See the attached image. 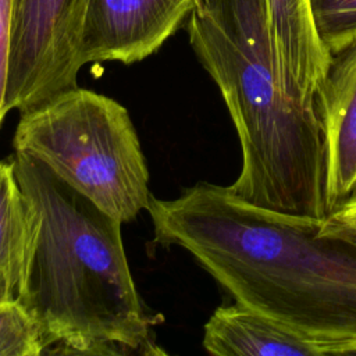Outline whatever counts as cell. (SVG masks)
I'll return each instance as SVG.
<instances>
[{
	"label": "cell",
	"mask_w": 356,
	"mask_h": 356,
	"mask_svg": "<svg viewBox=\"0 0 356 356\" xmlns=\"http://www.w3.org/2000/svg\"><path fill=\"white\" fill-rule=\"evenodd\" d=\"M146 211L153 242L185 249L236 302L345 339L356 355V248L321 234V218L270 210L210 182L152 196Z\"/></svg>",
	"instance_id": "obj_1"
},
{
	"label": "cell",
	"mask_w": 356,
	"mask_h": 356,
	"mask_svg": "<svg viewBox=\"0 0 356 356\" xmlns=\"http://www.w3.org/2000/svg\"><path fill=\"white\" fill-rule=\"evenodd\" d=\"M29 216V241L15 298L40 324L43 355H164L134 282L121 221L14 152Z\"/></svg>",
	"instance_id": "obj_2"
},
{
	"label": "cell",
	"mask_w": 356,
	"mask_h": 356,
	"mask_svg": "<svg viewBox=\"0 0 356 356\" xmlns=\"http://www.w3.org/2000/svg\"><path fill=\"white\" fill-rule=\"evenodd\" d=\"M186 31L238 134L242 164L229 189L270 210L324 220L327 146L320 113L286 88L264 0H195Z\"/></svg>",
	"instance_id": "obj_3"
},
{
	"label": "cell",
	"mask_w": 356,
	"mask_h": 356,
	"mask_svg": "<svg viewBox=\"0 0 356 356\" xmlns=\"http://www.w3.org/2000/svg\"><path fill=\"white\" fill-rule=\"evenodd\" d=\"M13 147L121 222L150 204L149 170L129 111L106 95L76 86L21 113Z\"/></svg>",
	"instance_id": "obj_4"
},
{
	"label": "cell",
	"mask_w": 356,
	"mask_h": 356,
	"mask_svg": "<svg viewBox=\"0 0 356 356\" xmlns=\"http://www.w3.org/2000/svg\"><path fill=\"white\" fill-rule=\"evenodd\" d=\"M90 0H13L6 110L25 113L78 86Z\"/></svg>",
	"instance_id": "obj_5"
},
{
	"label": "cell",
	"mask_w": 356,
	"mask_h": 356,
	"mask_svg": "<svg viewBox=\"0 0 356 356\" xmlns=\"http://www.w3.org/2000/svg\"><path fill=\"white\" fill-rule=\"evenodd\" d=\"M195 0H90L81 63L134 64L154 54L188 19Z\"/></svg>",
	"instance_id": "obj_6"
},
{
	"label": "cell",
	"mask_w": 356,
	"mask_h": 356,
	"mask_svg": "<svg viewBox=\"0 0 356 356\" xmlns=\"http://www.w3.org/2000/svg\"><path fill=\"white\" fill-rule=\"evenodd\" d=\"M203 348L217 356L348 355L345 339L309 332L241 302L217 307L203 328Z\"/></svg>",
	"instance_id": "obj_7"
},
{
	"label": "cell",
	"mask_w": 356,
	"mask_h": 356,
	"mask_svg": "<svg viewBox=\"0 0 356 356\" xmlns=\"http://www.w3.org/2000/svg\"><path fill=\"white\" fill-rule=\"evenodd\" d=\"M317 108L327 146L330 214L356 196V42L332 56Z\"/></svg>",
	"instance_id": "obj_8"
},
{
	"label": "cell",
	"mask_w": 356,
	"mask_h": 356,
	"mask_svg": "<svg viewBox=\"0 0 356 356\" xmlns=\"http://www.w3.org/2000/svg\"><path fill=\"white\" fill-rule=\"evenodd\" d=\"M275 60L289 93L317 106V95L331 64L320 40L309 0H264Z\"/></svg>",
	"instance_id": "obj_9"
},
{
	"label": "cell",
	"mask_w": 356,
	"mask_h": 356,
	"mask_svg": "<svg viewBox=\"0 0 356 356\" xmlns=\"http://www.w3.org/2000/svg\"><path fill=\"white\" fill-rule=\"evenodd\" d=\"M29 241V216L13 156L0 160V274L17 293Z\"/></svg>",
	"instance_id": "obj_10"
},
{
	"label": "cell",
	"mask_w": 356,
	"mask_h": 356,
	"mask_svg": "<svg viewBox=\"0 0 356 356\" xmlns=\"http://www.w3.org/2000/svg\"><path fill=\"white\" fill-rule=\"evenodd\" d=\"M44 349L43 330L32 313L17 298L0 302V356H42Z\"/></svg>",
	"instance_id": "obj_11"
},
{
	"label": "cell",
	"mask_w": 356,
	"mask_h": 356,
	"mask_svg": "<svg viewBox=\"0 0 356 356\" xmlns=\"http://www.w3.org/2000/svg\"><path fill=\"white\" fill-rule=\"evenodd\" d=\"M309 1L317 35L331 57L356 42V0Z\"/></svg>",
	"instance_id": "obj_12"
},
{
	"label": "cell",
	"mask_w": 356,
	"mask_h": 356,
	"mask_svg": "<svg viewBox=\"0 0 356 356\" xmlns=\"http://www.w3.org/2000/svg\"><path fill=\"white\" fill-rule=\"evenodd\" d=\"M321 234L342 239L356 248V196L323 220Z\"/></svg>",
	"instance_id": "obj_13"
},
{
	"label": "cell",
	"mask_w": 356,
	"mask_h": 356,
	"mask_svg": "<svg viewBox=\"0 0 356 356\" xmlns=\"http://www.w3.org/2000/svg\"><path fill=\"white\" fill-rule=\"evenodd\" d=\"M13 0H0V125L8 114L6 110V86L10 57Z\"/></svg>",
	"instance_id": "obj_14"
},
{
	"label": "cell",
	"mask_w": 356,
	"mask_h": 356,
	"mask_svg": "<svg viewBox=\"0 0 356 356\" xmlns=\"http://www.w3.org/2000/svg\"><path fill=\"white\" fill-rule=\"evenodd\" d=\"M11 298H15V292L11 288V285L8 284V281L0 274V302L11 299Z\"/></svg>",
	"instance_id": "obj_15"
}]
</instances>
